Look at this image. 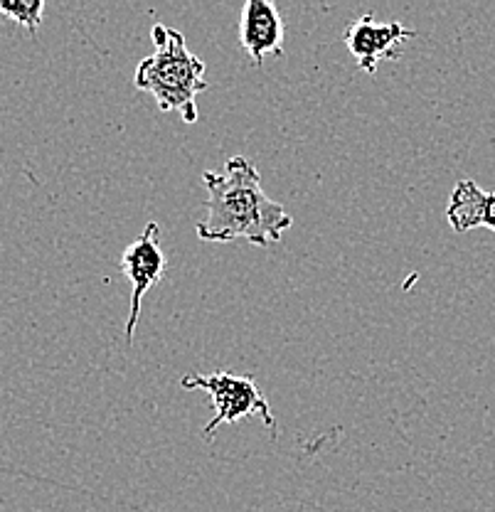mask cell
<instances>
[{
    "label": "cell",
    "mask_w": 495,
    "mask_h": 512,
    "mask_svg": "<svg viewBox=\"0 0 495 512\" xmlns=\"http://www.w3.org/2000/svg\"><path fill=\"white\" fill-rule=\"evenodd\" d=\"M202 185L207 188V215L195 224L202 242L244 239L254 247H269L294 224L284 207L269 200L262 175L249 158H230L225 173L205 170Z\"/></svg>",
    "instance_id": "obj_1"
},
{
    "label": "cell",
    "mask_w": 495,
    "mask_h": 512,
    "mask_svg": "<svg viewBox=\"0 0 495 512\" xmlns=\"http://www.w3.org/2000/svg\"><path fill=\"white\" fill-rule=\"evenodd\" d=\"M151 35L156 52L138 62L133 84L141 92L153 94L161 111H180L188 124H195L198 121L195 99L207 89L205 62L190 52L183 32L156 23Z\"/></svg>",
    "instance_id": "obj_2"
},
{
    "label": "cell",
    "mask_w": 495,
    "mask_h": 512,
    "mask_svg": "<svg viewBox=\"0 0 495 512\" xmlns=\"http://www.w3.org/2000/svg\"><path fill=\"white\" fill-rule=\"evenodd\" d=\"M183 389H202L210 394L215 416L210 424L202 429V436L207 441L215 439V431L222 424H234L247 416H259L266 426H269L271 436H276V419L271 414L269 402L257 387L254 377L249 375H234V372H210V375H185L180 380Z\"/></svg>",
    "instance_id": "obj_3"
},
{
    "label": "cell",
    "mask_w": 495,
    "mask_h": 512,
    "mask_svg": "<svg viewBox=\"0 0 495 512\" xmlns=\"http://www.w3.org/2000/svg\"><path fill=\"white\" fill-rule=\"evenodd\" d=\"M165 269H168V259H165L161 249V227L151 222L146 224L141 237H136V242L129 244L126 252L121 254V271L133 284L131 311L124 328L126 343L129 345L133 343V333H136L138 318H141L143 298L151 291V286H156L163 279Z\"/></svg>",
    "instance_id": "obj_4"
},
{
    "label": "cell",
    "mask_w": 495,
    "mask_h": 512,
    "mask_svg": "<svg viewBox=\"0 0 495 512\" xmlns=\"http://www.w3.org/2000/svg\"><path fill=\"white\" fill-rule=\"evenodd\" d=\"M417 32L402 23H375V15L367 13L355 20L345 32V45L358 60V67L367 74L377 72V64L399 60L402 45Z\"/></svg>",
    "instance_id": "obj_5"
},
{
    "label": "cell",
    "mask_w": 495,
    "mask_h": 512,
    "mask_svg": "<svg viewBox=\"0 0 495 512\" xmlns=\"http://www.w3.org/2000/svg\"><path fill=\"white\" fill-rule=\"evenodd\" d=\"M284 18L269 0H247L239 20V42L249 52L252 62L262 64L266 55L284 57Z\"/></svg>",
    "instance_id": "obj_6"
},
{
    "label": "cell",
    "mask_w": 495,
    "mask_h": 512,
    "mask_svg": "<svg viewBox=\"0 0 495 512\" xmlns=\"http://www.w3.org/2000/svg\"><path fill=\"white\" fill-rule=\"evenodd\" d=\"M446 220L459 234L471 232L476 227L495 232V192L481 190V185L473 183L471 178H461L451 190Z\"/></svg>",
    "instance_id": "obj_7"
},
{
    "label": "cell",
    "mask_w": 495,
    "mask_h": 512,
    "mask_svg": "<svg viewBox=\"0 0 495 512\" xmlns=\"http://www.w3.org/2000/svg\"><path fill=\"white\" fill-rule=\"evenodd\" d=\"M0 15L15 20L35 37L45 15V0H0Z\"/></svg>",
    "instance_id": "obj_8"
}]
</instances>
